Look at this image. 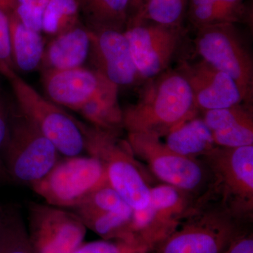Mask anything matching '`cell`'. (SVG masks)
I'll use <instances>...</instances> for the list:
<instances>
[{
  "label": "cell",
  "mask_w": 253,
  "mask_h": 253,
  "mask_svg": "<svg viewBox=\"0 0 253 253\" xmlns=\"http://www.w3.org/2000/svg\"><path fill=\"white\" fill-rule=\"evenodd\" d=\"M252 221L210 192L196 201L169 236L146 253H224L234 239L251 230Z\"/></svg>",
  "instance_id": "1"
},
{
  "label": "cell",
  "mask_w": 253,
  "mask_h": 253,
  "mask_svg": "<svg viewBox=\"0 0 253 253\" xmlns=\"http://www.w3.org/2000/svg\"><path fill=\"white\" fill-rule=\"evenodd\" d=\"M189 83L181 72H163L144 86L138 101L123 111L127 133L164 136L197 113Z\"/></svg>",
  "instance_id": "2"
},
{
  "label": "cell",
  "mask_w": 253,
  "mask_h": 253,
  "mask_svg": "<svg viewBox=\"0 0 253 253\" xmlns=\"http://www.w3.org/2000/svg\"><path fill=\"white\" fill-rule=\"evenodd\" d=\"M81 126L85 138V151L103 163L110 185L133 211L146 208L151 186L127 140L121 139L118 132L82 122Z\"/></svg>",
  "instance_id": "3"
},
{
  "label": "cell",
  "mask_w": 253,
  "mask_h": 253,
  "mask_svg": "<svg viewBox=\"0 0 253 253\" xmlns=\"http://www.w3.org/2000/svg\"><path fill=\"white\" fill-rule=\"evenodd\" d=\"M59 155L54 145L17 105L11 106L1 154L5 172L11 179L31 186L52 169Z\"/></svg>",
  "instance_id": "4"
},
{
  "label": "cell",
  "mask_w": 253,
  "mask_h": 253,
  "mask_svg": "<svg viewBox=\"0 0 253 253\" xmlns=\"http://www.w3.org/2000/svg\"><path fill=\"white\" fill-rule=\"evenodd\" d=\"M127 140L136 157L144 160L154 175L194 199L211 192L212 179L199 158L181 156L169 149L161 137L150 133H127Z\"/></svg>",
  "instance_id": "5"
},
{
  "label": "cell",
  "mask_w": 253,
  "mask_h": 253,
  "mask_svg": "<svg viewBox=\"0 0 253 253\" xmlns=\"http://www.w3.org/2000/svg\"><path fill=\"white\" fill-rule=\"evenodd\" d=\"M196 51L203 60L229 75L239 88L243 102L253 100L252 55L235 23H217L197 28Z\"/></svg>",
  "instance_id": "6"
},
{
  "label": "cell",
  "mask_w": 253,
  "mask_h": 253,
  "mask_svg": "<svg viewBox=\"0 0 253 253\" xmlns=\"http://www.w3.org/2000/svg\"><path fill=\"white\" fill-rule=\"evenodd\" d=\"M16 105L65 157L81 156L85 151L81 122L40 94L18 76L9 80Z\"/></svg>",
  "instance_id": "7"
},
{
  "label": "cell",
  "mask_w": 253,
  "mask_h": 253,
  "mask_svg": "<svg viewBox=\"0 0 253 253\" xmlns=\"http://www.w3.org/2000/svg\"><path fill=\"white\" fill-rule=\"evenodd\" d=\"M197 158L211 172L213 194L236 212L253 219V145L216 146Z\"/></svg>",
  "instance_id": "8"
},
{
  "label": "cell",
  "mask_w": 253,
  "mask_h": 253,
  "mask_svg": "<svg viewBox=\"0 0 253 253\" xmlns=\"http://www.w3.org/2000/svg\"><path fill=\"white\" fill-rule=\"evenodd\" d=\"M106 181L104 166L99 158L77 156L59 160L31 187L49 206L73 209Z\"/></svg>",
  "instance_id": "9"
},
{
  "label": "cell",
  "mask_w": 253,
  "mask_h": 253,
  "mask_svg": "<svg viewBox=\"0 0 253 253\" xmlns=\"http://www.w3.org/2000/svg\"><path fill=\"white\" fill-rule=\"evenodd\" d=\"M28 221L35 253H73L84 243L86 226L76 213L63 208L29 203Z\"/></svg>",
  "instance_id": "10"
},
{
  "label": "cell",
  "mask_w": 253,
  "mask_h": 253,
  "mask_svg": "<svg viewBox=\"0 0 253 253\" xmlns=\"http://www.w3.org/2000/svg\"><path fill=\"white\" fill-rule=\"evenodd\" d=\"M196 201L169 184L151 187L148 206L133 211L131 228L134 236L151 249L176 229Z\"/></svg>",
  "instance_id": "11"
},
{
  "label": "cell",
  "mask_w": 253,
  "mask_h": 253,
  "mask_svg": "<svg viewBox=\"0 0 253 253\" xmlns=\"http://www.w3.org/2000/svg\"><path fill=\"white\" fill-rule=\"evenodd\" d=\"M125 36L141 78L151 79L165 72L180 44L181 26L152 22L128 23Z\"/></svg>",
  "instance_id": "12"
},
{
  "label": "cell",
  "mask_w": 253,
  "mask_h": 253,
  "mask_svg": "<svg viewBox=\"0 0 253 253\" xmlns=\"http://www.w3.org/2000/svg\"><path fill=\"white\" fill-rule=\"evenodd\" d=\"M89 30L90 48L88 57L93 70L117 86L129 85L140 77L123 32Z\"/></svg>",
  "instance_id": "13"
},
{
  "label": "cell",
  "mask_w": 253,
  "mask_h": 253,
  "mask_svg": "<svg viewBox=\"0 0 253 253\" xmlns=\"http://www.w3.org/2000/svg\"><path fill=\"white\" fill-rule=\"evenodd\" d=\"M180 72L189 83L198 109H224L243 102L234 80L204 60L184 63Z\"/></svg>",
  "instance_id": "14"
},
{
  "label": "cell",
  "mask_w": 253,
  "mask_h": 253,
  "mask_svg": "<svg viewBox=\"0 0 253 253\" xmlns=\"http://www.w3.org/2000/svg\"><path fill=\"white\" fill-rule=\"evenodd\" d=\"M104 78L94 70L82 66L43 71L42 83L48 99L78 111L96 94Z\"/></svg>",
  "instance_id": "15"
},
{
  "label": "cell",
  "mask_w": 253,
  "mask_h": 253,
  "mask_svg": "<svg viewBox=\"0 0 253 253\" xmlns=\"http://www.w3.org/2000/svg\"><path fill=\"white\" fill-rule=\"evenodd\" d=\"M204 122L212 132L216 146L237 148L253 145L251 105L239 104L204 111Z\"/></svg>",
  "instance_id": "16"
},
{
  "label": "cell",
  "mask_w": 253,
  "mask_h": 253,
  "mask_svg": "<svg viewBox=\"0 0 253 253\" xmlns=\"http://www.w3.org/2000/svg\"><path fill=\"white\" fill-rule=\"evenodd\" d=\"M89 30L80 23L53 37L44 48L41 67L43 71L82 67L89 56Z\"/></svg>",
  "instance_id": "17"
},
{
  "label": "cell",
  "mask_w": 253,
  "mask_h": 253,
  "mask_svg": "<svg viewBox=\"0 0 253 253\" xmlns=\"http://www.w3.org/2000/svg\"><path fill=\"white\" fill-rule=\"evenodd\" d=\"M9 18L13 61L16 71L30 73L41 67L45 43L41 33L28 27L11 11Z\"/></svg>",
  "instance_id": "18"
},
{
  "label": "cell",
  "mask_w": 253,
  "mask_h": 253,
  "mask_svg": "<svg viewBox=\"0 0 253 253\" xmlns=\"http://www.w3.org/2000/svg\"><path fill=\"white\" fill-rule=\"evenodd\" d=\"M118 86L104 78L99 89L78 112L91 126L119 133L123 127V110L118 99Z\"/></svg>",
  "instance_id": "19"
},
{
  "label": "cell",
  "mask_w": 253,
  "mask_h": 253,
  "mask_svg": "<svg viewBox=\"0 0 253 253\" xmlns=\"http://www.w3.org/2000/svg\"><path fill=\"white\" fill-rule=\"evenodd\" d=\"M164 136V143L169 149L190 158H199L216 146L211 129L203 118L196 116L176 126Z\"/></svg>",
  "instance_id": "20"
},
{
  "label": "cell",
  "mask_w": 253,
  "mask_h": 253,
  "mask_svg": "<svg viewBox=\"0 0 253 253\" xmlns=\"http://www.w3.org/2000/svg\"><path fill=\"white\" fill-rule=\"evenodd\" d=\"M81 17L90 30L124 32L129 18V0H76Z\"/></svg>",
  "instance_id": "21"
},
{
  "label": "cell",
  "mask_w": 253,
  "mask_h": 253,
  "mask_svg": "<svg viewBox=\"0 0 253 253\" xmlns=\"http://www.w3.org/2000/svg\"><path fill=\"white\" fill-rule=\"evenodd\" d=\"M244 1L189 0V18L196 28L217 23L246 22L249 15Z\"/></svg>",
  "instance_id": "22"
},
{
  "label": "cell",
  "mask_w": 253,
  "mask_h": 253,
  "mask_svg": "<svg viewBox=\"0 0 253 253\" xmlns=\"http://www.w3.org/2000/svg\"><path fill=\"white\" fill-rule=\"evenodd\" d=\"M0 253H35L18 208H4L0 219Z\"/></svg>",
  "instance_id": "23"
},
{
  "label": "cell",
  "mask_w": 253,
  "mask_h": 253,
  "mask_svg": "<svg viewBox=\"0 0 253 253\" xmlns=\"http://www.w3.org/2000/svg\"><path fill=\"white\" fill-rule=\"evenodd\" d=\"M189 0H148L128 23L152 22L168 26H181Z\"/></svg>",
  "instance_id": "24"
},
{
  "label": "cell",
  "mask_w": 253,
  "mask_h": 253,
  "mask_svg": "<svg viewBox=\"0 0 253 253\" xmlns=\"http://www.w3.org/2000/svg\"><path fill=\"white\" fill-rule=\"evenodd\" d=\"M81 18L76 0H49L43 14L42 32L58 36L81 23Z\"/></svg>",
  "instance_id": "25"
},
{
  "label": "cell",
  "mask_w": 253,
  "mask_h": 253,
  "mask_svg": "<svg viewBox=\"0 0 253 253\" xmlns=\"http://www.w3.org/2000/svg\"><path fill=\"white\" fill-rule=\"evenodd\" d=\"M74 211L95 212H114L132 217L133 209L108 181L101 184Z\"/></svg>",
  "instance_id": "26"
},
{
  "label": "cell",
  "mask_w": 253,
  "mask_h": 253,
  "mask_svg": "<svg viewBox=\"0 0 253 253\" xmlns=\"http://www.w3.org/2000/svg\"><path fill=\"white\" fill-rule=\"evenodd\" d=\"M150 249L141 243L101 239L83 243L73 253H146Z\"/></svg>",
  "instance_id": "27"
},
{
  "label": "cell",
  "mask_w": 253,
  "mask_h": 253,
  "mask_svg": "<svg viewBox=\"0 0 253 253\" xmlns=\"http://www.w3.org/2000/svg\"><path fill=\"white\" fill-rule=\"evenodd\" d=\"M0 74L9 81L16 73L12 49L9 18L2 6L0 5Z\"/></svg>",
  "instance_id": "28"
},
{
  "label": "cell",
  "mask_w": 253,
  "mask_h": 253,
  "mask_svg": "<svg viewBox=\"0 0 253 253\" xmlns=\"http://www.w3.org/2000/svg\"><path fill=\"white\" fill-rule=\"evenodd\" d=\"M10 110H11V106L8 105L4 98L0 95V176L1 175L3 171H4L2 162H1V154L3 145L7 134Z\"/></svg>",
  "instance_id": "29"
},
{
  "label": "cell",
  "mask_w": 253,
  "mask_h": 253,
  "mask_svg": "<svg viewBox=\"0 0 253 253\" xmlns=\"http://www.w3.org/2000/svg\"><path fill=\"white\" fill-rule=\"evenodd\" d=\"M224 253H253L252 229L234 239Z\"/></svg>",
  "instance_id": "30"
},
{
  "label": "cell",
  "mask_w": 253,
  "mask_h": 253,
  "mask_svg": "<svg viewBox=\"0 0 253 253\" xmlns=\"http://www.w3.org/2000/svg\"><path fill=\"white\" fill-rule=\"evenodd\" d=\"M147 1L148 0H129V18L137 14L144 7Z\"/></svg>",
  "instance_id": "31"
},
{
  "label": "cell",
  "mask_w": 253,
  "mask_h": 253,
  "mask_svg": "<svg viewBox=\"0 0 253 253\" xmlns=\"http://www.w3.org/2000/svg\"><path fill=\"white\" fill-rule=\"evenodd\" d=\"M3 210H4V208L0 207V219H1V215H2Z\"/></svg>",
  "instance_id": "32"
}]
</instances>
